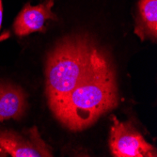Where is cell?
I'll list each match as a JSON object with an SVG mask.
<instances>
[{
	"instance_id": "obj_8",
	"label": "cell",
	"mask_w": 157,
	"mask_h": 157,
	"mask_svg": "<svg viewBox=\"0 0 157 157\" xmlns=\"http://www.w3.org/2000/svg\"><path fill=\"white\" fill-rule=\"evenodd\" d=\"M2 18H3V4H2V0H0V29H1Z\"/></svg>"
},
{
	"instance_id": "obj_7",
	"label": "cell",
	"mask_w": 157,
	"mask_h": 157,
	"mask_svg": "<svg viewBox=\"0 0 157 157\" xmlns=\"http://www.w3.org/2000/svg\"><path fill=\"white\" fill-rule=\"evenodd\" d=\"M135 33L144 41L157 38V0H139Z\"/></svg>"
},
{
	"instance_id": "obj_2",
	"label": "cell",
	"mask_w": 157,
	"mask_h": 157,
	"mask_svg": "<svg viewBox=\"0 0 157 157\" xmlns=\"http://www.w3.org/2000/svg\"><path fill=\"white\" fill-rule=\"evenodd\" d=\"M100 46L89 34L63 38L48 54L45 93L50 108L63 100L90 68Z\"/></svg>"
},
{
	"instance_id": "obj_5",
	"label": "cell",
	"mask_w": 157,
	"mask_h": 157,
	"mask_svg": "<svg viewBox=\"0 0 157 157\" xmlns=\"http://www.w3.org/2000/svg\"><path fill=\"white\" fill-rule=\"evenodd\" d=\"M55 0L31 6L26 3L13 23V30L19 37H25L33 32H45L47 20L58 21V17L52 11Z\"/></svg>"
},
{
	"instance_id": "obj_6",
	"label": "cell",
	"mask_w": 157,
	"mask_h": 157,
	"mask_svg": "<svg viewBox=\"0 0 157 157\" xmlns=\"http://www.w3.org/2000/svg\"><path fill=\"white\" fill-rule=\"evenodd\" d=\"M27 107L26 94L23 89L10 83H0V122L20 121Z\"/></svg>"
},
{
	"instance_id": "obj_4",
	"label": "cell",
	"mask_w": 157,
	"mask_h": 157,
	"mask_svg": "<svg viewBox=\"0 0 157 157\" xmlns=\"http://www.w3.org/2000/svg\"><path fill=\"white\" fill-rule=\"evenodd\" d=\"M0 151L12 157H51L50 147L41 138L37 127L19 134L11 130H0Z\"/></svg>"
},
{
	"instance_id": "obj_3",
	"label": "cell",
	"mask_w": 157,
	"mask_h": 157,
	"mask_svg": "<svg viewBox=\"0 0 157 157\" xmlns=\"http://www.w3.org/2000/svg\"><path fill=\"white\" fill-rule=\"evenodd\" d=\"M109 148L115 157H155L153 145L145 139L130 121H120L111 117Z\"/></svg>"
},
{
	"instance_id": "obj_1",
	"label": "cell",
	"mask_w": 157,
	"mask_h": 157,
	"mask_svg": "<svg viewBox=\"0 0 157 157\" xmlns=\"http://www.w3.org/2000/svg\"><path fill=\"white\" fill-rule=\"evenodd\" d=\"M117 74L111 56L100 47L75 88L51 109L67 129L83 131L119 105Z\"/></svg>"
}]
</instances>
